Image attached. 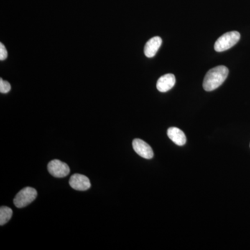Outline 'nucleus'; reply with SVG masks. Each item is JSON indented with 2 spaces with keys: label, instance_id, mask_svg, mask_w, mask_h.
Listing matches in <instances>:
<instances>
[{
  "label": "nucleus",
  "instance_id": "1",
  "mask_svg": "<svg viewBox=\"0 0 250 250\" xmlns=\"http://www.w3.org/2000/svg\"><path fill=\"white\" fill-rule=\"evenodd\" d=\"M228 67L224 65L213 67L207 72L204 79L203 88L206 91H213L223 84L228 76Z\"/></svg>",
  "mask_w": 250,
  "mask_h": 250
},
{
  "label": "nucleus",
  "instance_id": "8",
  "mask_svg": "<svg viewBox=\"0 0 250 250\" xmlns=\"http://www.w3.org/2000/svg\"><path fill=\"white\" fill-rule=\"evenodd\" d=\"M161 44H162V39L159 36H155L149 39L145 45V55L148 58L154 57L160 48Z\"/></svg>",
  "mask_w": 250,
  "mask_h": 250
},
{
  "label": "nucleus",
  "instance_id": "3",
  "mask_svg": "<svg viewBox=\"0 0 250 250\" xmlns=\"http://www.w3.org/2000/svg\"><path fill=\"white\" fill-rule=\"evenodd\" d=\"M37 191L35 188L31 187H26L21 190L14 198V204L18 208H23L30 205L31 202L36 200L37 197Z\"/></svg>",
  "mask_w": 250,
  "mask_h": 250
},
{
  "label": "nucleus",
  "instance_id": "5",
  "mask_svg": "<svg viewBox=\"0 0 250 250\" xmlns=\"http://www.w3.org/2000/svg\"><path fill=\"white\" fill-rule=\"evenodd\" d=\"M132 146L135 152L141 157L146 159H150L154 156V152H153L152 147L143 140L134 139L133 141Z\"/></svg>",
  "mask_w": 250,
  "mask_h": 250
},
{
  "label": "nucleus",
  "instance_id": "11",
  "mask_svg": "<svg viewBox=\"0 0 250 250\" xmlns=\"http://www.w3.org/2000/svg\"><path fill=\"white\" fill-rule=\"evenodd\" d=\"M11 86L9 82L0 79V92L1 93H8L11 90Z\"/></svg>",
  "mask_w": 250,
  "mask_h": 250
},
{
  "label": "nucleus",
  "instance_id": "12",
  "mask_svg": "<svg viewBox=\"0 0 250 250\" xmlns=\"http://www.w3.org/2000/svg\"><path fill=\"white\" fill-rule=\"evenodd\" d=\"M8 52L6 47L2 43H0V60L4 61L7 58Z\"/></svg>",
  "mask_w": 250,
  "mask_h": 250
},
{
  "label": "nucleus",
  "instance_id": "9",
  "mask_svg": "<svg viewBox=\"0 0 250 250\" xmlns=\"http://www.w3.org/2000/svg\"><path fill=\"white\" fill-rule=\"evenodd\" d=\"M167 136L179 146H183L187 143V137L183 131L177 127H170L167 129Z\"/></svg>",
  "mask_w": 250,
  "mask_h": 250
},
{
  "label": "nucleus",
  "instance_id": "7",
  "mask_svg": "<svg viewBox=\"0 0 250 250\" xmlns=\"http://www.w3.org/2000/svg\"><path fill=\"white\" fill-rule=\"evenodd\" d=\"M175 83L176 79L173 74H166L158 80L156 88L161 93H166L172 89Z\"/></svg>",
  "mask_w": 250,
  "mask_h": 250
},
{
  "label": "nucleus",
  "instance_id": "4",
  "mask_svg": "<svg viewBox=\"0 0 250 250\" xmlns=\"http://www.w3.org/2000/svg\"><path fill=\"white\" fill-rule=\"evenodd\" d=\"M47 168L49 173L53 177H58V178L66 177L70 172V167L65 163L57 159L50 161L47 166Z\"/></svg>",
  "mask_w": 250,
  "mask_h": 250
},
{
  "label": "nucleus",
  "instance_id": "6",
  "mask_svg": "<svg viewBox=\"0 0 250 250\" xmlns=\"http://www.w3.org/2000/svg\"><path fill=\"white\" fill-rule=\"evenodd\" d=\"M69 184L72 188L80 191L88 190L91 186L89 179L86 176L80 174H75L72 175L69 181Z\"/></svg>",
  "mask_w": 250,
  "mask_h": 250
},
{
  "label": "nucleus",
  "instance_id": "2",
  "mask_svg": "<svg viewBox=\"0 0 250 250\" xmlns=\"http://www.w3.org/2000/svg\"><path fill=\"white\" fill-rule=\"evenodd\" d=\"M241 39V34L238 31H233L225 33L216 41L214 49L216 52H221L233 47Z\"/></svg>",
  "mask_w": 250,
  "mask_h": 250
},
{
  "label": "nucleus",
  "instance_id": "10",
  "mask_svg": "<svg viewBox=\"0 0 250 250\" xmlns=\"http://www.w3.org/2000/svg\"><path fill=\"white\" fill-rule=\"evenodd\" d=\"M13 210L7 207H1L0 208V225L3 226L11 220Z\"/></svg>",
  "mask_w": 250,
  "mask_h": 250
}]
</instances>
